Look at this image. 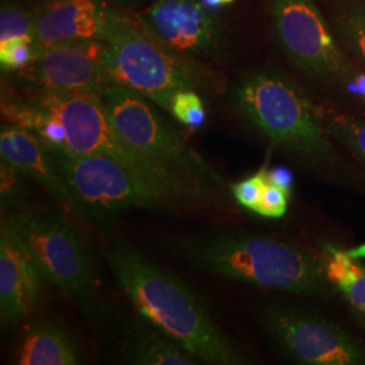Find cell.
I'll list each match as a JSON object with an SVG mask.
<instances>
[{
	"instance_id": "26",
	"label": "cell",
	"mask_w": 365,
	"mask_h": 365,
	"mask_svg": "<svg viewBox=\"0 0 365 365\" xmlns=\"http://www.w3.org/2000/svg\"><path fill=\"white\" fill-rule=\"evenodd\" d=\"M267 179L271 184H274L283 190L289 191L292 187V173L287 168L277 167L272 170H267Z\"/></svg>"
},
{
	"instance_id": "23",
	"label": "cell",
	"mask_w": 365,
	"mask_h": 365,
	"mask_svg": "<svg viewBox=\"0 0 365 365\" xmlns=\"http://www.w3.org/2000/svg\"><path fill=\"white\" fill-rule=\"evenodd\" d=\"M34 54L31 37H18L0 42V63L6 71H21L33 60Z\"/></svg>"
},
{
	"instance_id": "19",
	"label": "cell",
	"mask_w": 365,
	"mask_h": 365,
	"mask_svg": "<svg viewBox=\"0 0 365 365\" xmlns=\"http://www.w3.org/2000/svg\"><path fill=\"white\" fill-rule=\"evenodd\" d=\"M324 13L345 51L365 69V0H324Z\"/></svg>"
},
{
	"instance_id": "7",
	"label": "cell",
	"mask_w": 365,
	"mask_h": 365,
	"mask_svg": "<svg viewBox=\"0 0 365 365\" xmlns=\"http://www.w3.org/2000/svg\"><path fill=\"white\" fill-rule=\"evenodd\" d=\"M108 119L131 150L182 182L227 199V185L220 172L185 144L148 98L123 86L111 84L101 93Z\"/></svg>"
},
{
	"instance_id": "5",
	"label": "cell",
	"mask_w": 365,
	"mask_h": 365,
	"mask_svg": "<svg viewBox=\"0 0 365 365\" xmlns=\"http://www.w3.org/2000/svg\"><path fill=\"white\" fill-rule=\"evenodd\" d=\"M33 105L63 125L66 144L63 149L57 150L73 156L114 157L172 196L182 206L199 207L227 202V199L172 176L123 144L108 119L99 93H38V99Z\"/></svg>"
},
{
	"instance_id": "15",
	"label": "cell",
	"mask_w": 365,
	"mask_h": 365,
	"mask_svg": "<svg viewBox=\"0 0 365 365\" xmlns=\"http://www.w3.org/2000/svg\"><path fill=\"white\" fill-rule=\"evenodd\" d=\"M108 18L99 0L48 1L33 16L34 52L37 54L48 46L68 41L103 38Z\"/></svg>"
},
{
	"instance_id": "6",
	"label": "cell",
	"mask_w": 365,
	"mask_h": 365,
	"mask_svg": "<svg viewBox=\"0 0 365 365\" xmlns=\"http://www.w3.org/2000/svg\"><path fill=\"white\" fill-rule=\"evenodd\" d=\"M103 39L111 83L144 95L167 111L178 92L209 91L215 86L214 73L196 58L172 51L129 22L110 15Z\"/></svg>"
},
{
	"instance_id": "8",
	"label": "cell",
	"mask_w": 365,
	"mask_h": 365,
	"mask_svg": "<svg viewBox=\"0 0 365 365\" xmlns=\"http://www.w3.org/2000/svg\"><path fill=\"white\" fill-rule=\"evenodd\" d=\"M51 149L78 203L81 220L103 225L130 209L168 212L182 207L172 196L114 157L73 156Z\"/></svg>"
},
{
	"instance_id": "17",
	"label": "cell",
	"mask_w": 365,
	"mask_h": 365,
	"mask_svg": "<svg viewBox=\"0 0 365 365\" xmlns=\"http://www.w3.org/2000/svg\"><path fill=\"white\" fill-rule=\"evenodd\" d=\"M15 361L19 365H78L81 357L66 329L53 322H36L22 337Z\"/></svg>"
},
{
	"instance_id": "22",
	"label": "cell",
	"mask_w": 365,
	"mask_h": 365,
	"mask_svg": "<svg viewBox=\"0 0 365 365\" xmlns=\"http://www.w3.org/2000/svg\"><path fill=\"white\" fill-rule=\"evenodd\" d=\"M170 111L179 122L190 128H199L206 119L203 101L194 90L178 92L170 102Z\"/></svg>"
},
{
	"instance_id": "12",
	"label": "cell",
	"mask_w": 365,
	"mask_h": 365,
	"mask_svg": "<svg viewBox=\"0 0 365 365\" xmlns=\"http://www.w3.org/2000/svg\"><path fill=\"white\" fill-rule=\"evenodd\" d=\"M141 24L167 48L196 60L220 56L226 46L221 21L200 0H153Z\"/></svg>"
},
{
	"instance_id": "11",
	"label": "cell",
	"mask_w": 365,
	"mask_h": 365,
	"mask_svg": "<svg viewBox=\"0 0 365 365\" xmlns=\"http://www.w3.org/2000/svg\"><path fill=\"white\" fill-rule=\"evenodd\" d=\"M103 38L68 41L39 51L19 78L38 93H102L111 80L105 68Z\"/></svg>"
},
{
	"instance_id": "14",
	"label": "cell",
	"mask_w": 365,
	"mask_h": 365,
	"mask_svg": "<svg viewBox=\"0 0 365 365\" xmlns=\"http://www.w3.org/2000/svg\"><path fill=\"white\" fill-rule=\"evenodd\" d=\"M37 262L6 221L0 232V312L6 322H15L36 307L41 292Z\"/></svg>"
},
{
	"instance_id": "1",
	"label": "cell",
	"mask_w": 365,
	"mask_h": 365,
	"mask_svg": "<svg viewBox=\"0 0 365 365\" xmlns=\"http://www.w3.org/2000/svg\"><path fill=\"white\" fill-rule=\"evenodd\" d=\"M232 102L253 130L302 170L365 195V170L327 129L321 102L286 71H249L235 81Z\"/></svg>"
},
{
	"instance_id": "24",
	"label": "cell",
	"mask_w": 365,
	"mask_h": 365,
	"mask_svg": "<svg viewBox=\"0 0 365 365\" xmlns=\"http://www.w3.org/2000/svg\"><path fill=\"white\" fill-rule=\"evenodd\" d=\"M267 167L261 168L257 173L230 185L232 195L235 202L244 209L255 211L259 207L264 187L267 184Z\"/></svg>"
},
{
	"instance_id": "20",
	"label": "cell",
	"mask_w": 365,
	"mask_h": 365,
	"mask_svg": "<svg viewBox=\"0 0 365 365\" xmlns=\"http://www.w3.org/2000/svg\"><path fill=\"white\" fill-rule=\"evenodd\" d=\"M321 111L327 129L365 170V114L341 111L324 103Z\"/></svg>"
},
{
	"instance_id": "18",
	"label": "cell",
	"mask_w": 365,
	"mask_h": 365,
	"mask_svg": "<svg viewBox=\"0 0 365 365\" xmlns=\"http://www.w3.org/2000/svg\"><path fill=\"white\" fill-rule=\"evenodd\" d=\"M126 361L135 365H195L200 361L143 317L128 336Z\"/></svg>"
},
{
	"instance_id": "4",
	"label": "cell",
	"mask_w": 365,
	"mask_h": 365,
	"mask_svg": "<svg viewBox=\"0 0 365 365\" xmlns=\"http://www.w3.org/2000/svg\"><path fill=\"white\" fill-rule=\"evenodd\" d=\"M280 51L324 105L365 114V69L345 51L315 0H269Z\"/></svg>"
},
{
	"instance_id": "9",
	"label": "cell",
	"mask_w": 365,
	"mask_h": 365,
	"mask_svg": "<svg viewBox=\"0 0 365 365\" xmlns=\"http://www.w3.org/2000/svg\"><path fill=\"white\" fill-rule=\"evenodd\" d=\"M257 321L289 361L302 365H365L363 334L337 314L318 307L265 302Z\"/></svg>"
},
{
	"instance_id": "25",
	"label": "cell",
	"mask_w": 365,
	"mask_h": 365,
	"mask_svg": "<svg viewBox=\"0 0 365 365\" xmlns=\"http://www.w3.org/2000/svg\"><path fill=\"white\" fill-rule=\"evenodd\" d=\"M288 202L289 191L267 182L256 212L264 218L280 220L287 214Z\"/></svg>"
},
{
	"instance_id": "13",
	"label": "cell",
	"mask_w": 365,
	"mask_h": 365,
	"mask_svg": "<svg viewBox=\"0 0 365 365\" xmlns=\"http://www.w3.org/2000/svg\"><path fill=\"white\" fill-rule=\"evenodd\" d=\"M0 155L15 170L41 184L69 214L81 220L78 203L57 167L51 146L36 133L15 125L1 126Z\"/></svg>"
},
{
	"instance_id": "27",
	"label": "cell",
	"mask_w": 365,
	"mask_h": 365,
	"mask_svg": "<svg viewBox=\"0 0 365 365\" xmlns=\"http://www.w3.org/2000/svg\"><path fill=\"white\" fill-rule=\"evenodd\" d=\"M206 7H209L210 10H217L220 7H223L226 4L233 3L235 0H200Z\"/></svg>"
},
{
	"instance_id": "10",
	"label": "cell",
	"mask_w": 365,
	"mask_h": 365,
	"mask_svg": "<svg viewBox=\"0 0 365 365\" xmlns=\"http://www.w3.org/2000/svg\"><path fill=\"white\" fill-rule=\"evenodd\" d=\"M6 222L30 252L42 274L69 299L93 312L96 279L76 230L61 217L45 212H19Z\"/></svg>"
},
{
	"instance_id": "29",
	"label": "cell",
	"mask_w": 365,
	"mask_h": 365,
	"mask_svg": "<svg viewBox=\"0 0 365 365\" xmlns=\"http://www.w3.org/2000/svg\"><path fill=\"white\" fill-rule=\"evenodd\" d=\"M113 1H115L118 4H122V6H129V4H131V3L135 1V0H113Z\"/></svg>"
},
{
	"instance_id": "21",
	"label": "cell",
	"mask_w": 365,
	"mask_h": 365,
	"mask_svg": "<svg viewBox=\"0 0 365 365\" xmlns=\"http://www.w3.org/2000/svg\"><path fill=\"white\" fill-rule=\"evenodd\" d=\"M34 13L27 11L25 7L3 1L0 11V42L18 37H31Z\"/></svg>"
},
{
	"instance_id": "16",
	"label": "cell",
	"mask_w": 365,
	"mask_h": 365,
	"mask_svg": "<svg viewBox=\"0 0 365 365\" xmlns=\"http://www.w3.org/2000/svg\"><path fill=\"white\" fill-rule=\"evenodd\" d=\"M325 274L339 306L365 333V264L330 240H321Z\"/></svg>"
},
{
	"instance_id": "3",
	"label": "cell",
	"mask_w": 365,
	"mask_h": 365,
	"mask_svg": "<svg viewBox=\"0 0 365 365\" xmlns=\"http://www.w3.org/2000/svg\"><path fill=\"white\" fill-rule=\"evenodd\" d=\"M105 257L119 287L140 315L200 363H253V357L222 330L203 300L182 279L123 242L107 249Z\"/></svg>"
},
{
	"instance_id": "2",
	"label": "cell",
	"mask_w": 365,
	"mask_h": 365,
	"mask_svg": "<svg viewBox=\"0 0 365 365\" xmlns=\"http://www.w3.org/2000/svg\"><path fill=\"white\" fill-rule=\"evenodd\" d=\"M321 240L313 244L248 230L175 237L172 249L210 274L339 306L327 280Z\"/></svg>"
},
{
	"instance_id": "28",
	"label": "cell",
	"mask_w": 365,
	"mask_h": 365,
	"mask_svg": "<svg viewBox=\"0 0 365 365\" xmlns=\"http://www.w3.org/2000/svg\"><path fill=\"white\" fill-rule=\"evenodd\" d=\"M349 252H351V255L354 256V257L363 259V257H365V245H361L360 248L357 249H349Z\"/></svg>"
}]
</instances>
